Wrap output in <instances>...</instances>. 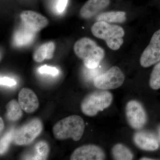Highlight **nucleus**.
Returning <instances> with one entry per match:
<instances>
[{
	"mask_svg": "<svg viewBox=\"0 0 160 160\" xmlns=\"http://www.w3.org/2000/svg\"><path fill=\"white\" fill-rule=\"evenodd\" d=\"M73 49L76 55L82 60L86 68H97L105 57V51L93 40L83 38L75 43Z\"/></svg>",
	"mask_w": 160,
	"mask_h": 160,
	"instance_id": "f257e3e1",
	"label": "nucleus"
},
{
	"mask_svg": "<svg viewBox=\"0 0 160 160\" xmlns=\"http://www.w3.org/2000/svg\"><path fill=\"white\" fill-rule=\"evenodd\" d=\"M85 122L78 115H71L58 122L53 126L52 132L58 140L72 138L78 141L82 137L85 130Z\"/></svg>",
	"mask_w": 160,
	"mask_h": 160,
	"instance_id": "f03ea898",
	"label": "nucleus"
},
{
	"mask_svg": "<svg viewBox=\"0 0 160 160\" xmlns=\"http://www.w3.org/2000/svg\"><path fill=\"white\" fill-rule=\"evenodd\" d=\"M91 30L95 37L105 41L108 47L112 50L119 49L124 42L122 38L125 31L121 26L99 21L92 25Z\"/></svg>",
	"mask_w": 160,
	"mask_h": 160,
	"instance_id": "7ed1b4c3",
	"label": "nucleus"
},
{
	"mask_svg": "<svg viewBox=\"0 0 160 160\" xmlns=\"http://www.w3.org/2000/svg\"><path fill=\"white\" fill-rule=\"evenodd\" d=\"M112 100L113 96L110 92L103 89L92 92L82 101L81 110L87 116H95L99 112L110 106Z\"/></svg>",
	"mask_w": 160,
	"mask_h": 160,
	"instance_id": "20e7f679",
	"label": "nucleus"
},
{
	"mask_svg": "<svg viewBox=\"0 0 160 160\" xmlns=\"http://www.w3.org/2000/svg\"><path fill=\"white\" fill-rule=\"evenodd\" d=\"M125 78V75L121 69L118 66H114L95 78L93 84L100 89H114L122 85Z\"/></svg>",
	"mask_w": 160,
	"mask_h": 160,
	"instance_id": "39448f33",
	"label": "nucleus"
},
{
	"mask_svg": "<svg viewBox=\"0 0 160 160\" xmlns=\"http://www.w3.org/2000/svg\"><path fill=\"white\" fill-rule=\"evenodd\" d=\"M43 124L40 119L35 118L20 127L14 133L13 141L19 146H26L32 142L42 132Z\"/></svg>",
	"mask_w": 160,
	"mask_h": 160,
	"instance_id": "423d86ee",
	"label": "nucleus"
},
{
	"mask_svg": "<svg viewBox=\"0 0 160 160\" xmlns=\"http://www.w3.org/2000/svg\"><path fill=\"white\" fill-rule=\"evenodd\" d=\"M126 115L129 126L135 129H140L146 125L147 114L142 103L136 100H131L126 104Z\"/></svg>",
	"mask_w": 160,
	"mask_h": 160,
	"instance_id": "0eeeda50",
	"label": "nucleus"
},
{
	"mask_svg": "<svg viewBox=\"0 0 160 160\" xmlns=\"http://www.w3.org/2000/svg\"><path fill=\"white\" fill-rule=\"evenodd\" d=\"M160 61V29L152 35L150 43L143 52L140 63L144 68L150 67Z\"/></svg>",
	"mask_w": 160,
	"mask_h": 160,
	"instance_id": "6e6552de",
	"label": "nucleus"
},
{
	"mask_svg": "<svg viewBox=\"0 0 160 160\" xmlns=\"http://www.w3.org/2000/svg\"><path fill=\"white\" fill-rule=\"evenodd\" d=\"M71 160H103L106 154L102 149L95 145H84L77 148L70 156Z\"/></svg>",
	"mask_w": 160,
	"mask_h": 160,
	"instance_id": "1a4fd4ad",
	"label": "nucleus"
},
{
	"mask_svg": "<svg viewBox=\"0 0 160 160\" xmlns=\"http://www.w3.org/2000/svg\"><path fill=\"white\" fill-rule=\"evenodd\" d=\"M20 17L25 27L35 32L46 27L49 23L46 17L31 10L22 12Z\"/></svg>",
	"mask_w": 160,
	"mask_h": 160,
	"instance_id": "9d476101",
	"label": "nucleus"
},
{
	"mask_svg": "<svg viewBox=\"0 0 160 160\" xmlns=\"http://www.w3.org/2000/svg\"><path fill=\"white\" fill-rule=\"evenodd\" d=\"M133 140L135 145L144 151H156L159 147L157 138L149 132L138 131L133 136Z\"/></svg>",
	"mask_w": 160,
	"mask_h": 160,
	"instance_id": "9b49d317",
	"label": "nucleus"
},
{
	"mask_svg": "<svg viewBox=\"0 0 160 160\" xmlns=\"http://www.w3.org/2000/svg\"><path fill=\"white\" fill-rule=\"evenodd\" d=\"M18 102L22 110L28 113L34 112L39 106L36 95L28 88L21 89L18 95Z\"/></svg>",
	"mask_w": 160,
	"mask_h": 160,
	"instance_id": "f8f14e48",
	"label": "nucleus"
},
{
	"mask_svg": "<svg viewBox=\"0 0 160 160\" xmlns=\"http://www.w3.org/2000/svg\"><path fill=\"white\" fill-rule=\"evenodd\" d=\"M110 4V0H88L81 8L80 14L84 19L93 17Z\"/></svg>",
	"mask_w": 160,
	"mask_h": 160,
	"instance_id": "ddd939ff",
	"label": "nucleus"
},
{
	"mask_svg": "<svg viewBox=\"0 0 160 160\" xmlns=\"http://www.w3.org/2000/svg\"><path fill=\"white\" fill-rule=\"evenodd\" d=\"M55 45L52 42H49L40 46L33 54V60L37 62H41L45 59H50L53 56Z\"/></svg>",
	"mask_w": 160,
	"mask_h": 160,
	"instance_id": "4468645a",
	"label": "nucleus"
},
{
	"mask_svg": "<svg viewBox=\"0 0 160 160\" xmlns=\"http://www.w3.org/2000/svg\"><path fill=\"white\" fill-rule=\"evenodd\" d=\"M32 155L27 156L24 159L42 160L47 159L49 152V147L48 143L44 141L38 142L33 147Z\"/></svg>",
	"mask_w": 160,
	"mask_h": 160,
	"instance_id": "2eb2a0df",
	"label": "nucleus"
},
{
	"mask_svg": "<svg viewBox=\"0 0 160 160\" xmlns=\"http://www.w3.org/2000/svg\"><path fill=\"white\" fill-rule=\"evenodd\" d=\"M126 13L123 11H110L100 13L97 17V22L108 23H123L126 21Z\"/></svg>",
	"mask_w": 160,
	"mask_h": 160,
	"instance_id": "dca6fc26",
	"label": "nucleus"
},
{
	"mask_svg": "<svg viewBox=\"0 0 160 160\" xmlns=\"http://www.w3.org/2000/svg\"><path fill=\"white\" fill-rule=\"evenodd\" d=\"M35 32L25 27V29L18 30L15 33L13 40L17 46H24L28 45L33 41Z\"/></svg>",
	"mask_w": 160,
	"mask_h": 160,
	"instance_id": "f3484780",
	"label": "nucleus"
},
{
	"mask_svg": "<svg viewBox=\"0 0 160 160\" xmlns=\"http://www.w3.org/2000/svg\"><path fill=\"white\" fill-rule=\"evenodd\" d=\"M112 154L114 160H131L134 158L130 149L124 144L118 143L112 149Z\"/></svg>",
	"mask_w": 160,
	"mask_h": 160,
	"instance_id": "a211bd4d",
	"label": "nucleus"
},
{
	"mask_svg": "<svg viewBox=\"0 0 160 160\" xmlns=\"http://www.w3.org/2000/svg\"><path fill=\"white\" fill-rule=\"evenodd\" d=\"M6 116L9 121H18L22 116V109L19 103L15 100H12L6 106Z\"/></svg>",
	"mask_w": 160,
	"mask_h": 160,
	"instance_id": "6ab92c4d",
	"label": "nucleus"
},
{
	"mask_svg": "<svg viewBox=\"0 0 160 160\" xmlns=\"http://www.w3.org/2000/svg\"><path fill=\"white\" fill-rule=\"evenodd\" d=\"M150 88L153 90L160 89V61L152 69L149 82Z\"/></svg>",
	"mask_w": 160,
	"mask_h": 160,
	"instance_id": "aec40b11",
	"label": "nucleus"
},
{
	"mask_svg": "<svg viewBox=\"0 0 160 160\" xmlns=\"http://www.w3.org/2000/svg\"><path fill=\"white\" fill-rule=\"evenodd\" d=\"M14 131L11 130L6 133L1 139V145H0V152L1 155L4 154L8 148L10 142L14 137Z\"/></svg>",
	"mask_w": 160,
	"mask_h": 160,
	"instance_id": "412c9836",
	"label": "nucleus"
},
{
	"mask_svg": "<svg viewBox=\"0 0 160 160\" xmlns=\"http://www.w3.org/2000/svg\"><path fill=\"white\" fill-rule=\"evenodd\" d=\"M38 72L41 74H48L52 76H56L58 74L59 70L55 67H51L45 65L41 66L38 69Z\"/></svg>",
	"mask_w": 160,
	"mask_h": 160,
	"instance_id": "4be33fe9",
	"label": "nucleus"
},
{
	"mask_svg": "<svg viewBox=\"0 0 160 160\" xmlns=\"http://www.w3.org/2000/svg\"><path fill=\"white\" fill-rule=\"evenodd\" d=\"M68 0H58L56 8L57 11L59 13H62L66 9Z\"/></svg>",
	"mask_w": 160,
	"mask_h": 160,
	"instance_id": "5701e85b",
	"label": "nucleus"
},
{
	"mask_svg": "<svg viewBox=\"0 0 160 160\" xmlns=\"http://www.w3.org/2000/svg\"><path fill=\"white\" fill-rule=\"evenodd\" d=\"M1 85L8 86H13L17 84V82L13 79L7 77L1 78Z\"/></svg>",
	"mask_w": 160,
	"mask_h": 160,
	"instance_id": "b1692460",
	"label": "nucleus"
},
{
	"mask_svg": "<svg viewBox=\"0 0 160 160\" xmlns=\"http://www.w3.org/2000/svg\"><path fill=\"white\" fill-rule=\"evenodd\" d=\"M4 128V122L2 118H0V131H1V133L3 131Z\"/></svg>",
	"mask_w": 160,
	"mask_h": 160,
	"instance_id": "393cba45",
	"label": "nucleus"
},
{
	"mask_svg": "<svg viewBox=\"0 0 160 160\" xmlns=\"http://www.w3.org/2000/svg\"><path fill=\"white\" fill-rule=\"evenodd\" d=\"M158 132L159 139L160 142V126H159L158 128Z\"/></svg>",
	"mask_w": 160,
	"mask_h": 160,
	"instance_id": "a878e982",
	"label": "nucleus"
},
{
	"mask_svg": "<svg viewBox=\"0 0 160 160\" xmlns=\"http://www.w3.org/2000/svg\"><path fill=\"white\" fill-rule=\"evenodd\" d=\"M140 160H153L151 158H141V159H140Z\"/></svg>",
	"mask_w": 160,
	"mask_h": 160,
	"instance_id": "bb28decb",
	"label": "nucleus"
}]
</instances>
